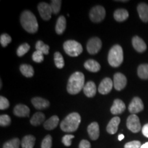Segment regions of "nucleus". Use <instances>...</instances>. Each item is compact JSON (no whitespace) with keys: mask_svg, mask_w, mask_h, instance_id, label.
<instances>
[{"mask_svg":"<svg viewBox=\"0 0 148 148\" xmlns=\"http://www.w3.org/2000/svg\"><path fill=\"white\" fill-rule=\"evenodd\" d=\"M84 75L82 72H75L70 76L67 83V92L75 95L83 89L84 86Z\"/></svg>","mask_w":148,"mask_h":148,"instance_id":"f257e3e1","label":"nucleus"},{"mask_svg":"<svg viewBox=\"0 0 148 148\" xmlns=\"http://www.w3.org/2000/svg\"><path fill=\"white\" fill-rule=\"evenodd\" d=\"M20 21L22 27L27 32L33 34L38 31V24L36 18L30 11H23L20 16Z\"/></svg>","mask_w":148,"mask_h":148,"instance_id":"f03ea898","label":"nucleus"},{"mask_svg":"<svg viewBox=\"0 0 148 148\" xmlns=\"http://www.w3.org/2000/svg\"><path fill=\"white\" fill-rule=\"evenodd\" d=\"M81 116L77 112H72L64 118L60 123V128L63 132H73L78 128Z\"/></svg>","mask_w":148,"mask_h":148,"instance_id":"7ed1b4c3","label":"nucleus"},{"mask_svg":"<svg viewBox=\"0 0 148 148\" xmlns=\"http://www.w3.org/2000/svg\"><path fill=\"white\" fill-rule=\"evenodd\" d=\"M123 60V52L122 47L119 45H115L110 49L108 56V63L113 67H118Z\"/></svg>","mask_w":148,"mask_h":148,"instance_id":"20e7f679","label":"nucleus"},{"mask_svg":"<svg viewBox=\"0 0 148 148\" xmlns=\"http://www.w3.org/2000/svg\"><path fill=\"white\" fill-rule=\"evenodd\" d=\"M63 49L66 54L71 57H76L81 54L83 51L82 46L78 42L73 40H69L64 42Z\"/></svg>","mask_w":148,"mask_h":148,"instance_id":"39448f33","label":"nucleus"},{"mask_svg":"<svg viewBox=\"0 0 148 148\" xmlns=\"http://www.w3.org/2000/svg\"><path fill=\"white\" fill-rule=\"evenodd\" d=\"M105 16H106V10L101 5H96L90 11V18L94 23H99L103 21Z\"/></svg>","mask_w":148,"mask_h":148,"instance_id":"423d86ee","label":"nucleus"},{"mask_svg":"<svg viewBox=\"0 0 148 148\" xmlns=\"http://www.w3.org/2000/svg\"><path fill=\"white\" fill-rule=\"evenodd\" d=\"M126 125L127 128L134 133L138 132L141 129L139 118L134 114H131L127 117Z\"/></svg>","mask_w":148,"mask_h":148,"instance_id":"0eeeda50","label":"nucleus"},{"mask_svg":"<svg viewBox=\"0 0 148 148\" xmlns=\"http://www.w3.org/2000/svg\"><path fill=\"white\" fill-rule=\"evenodd\" d=\"M101 46H102V42L101 40L97 37H93L88 40L87 45H86V49L90 54H95L99 52Z\"/></svg>","mask_w":148,"mask_h":148,"instance_id":"6e6552de","label":"nucleus"},{"mask_svg":"<svg viewBox=\"0 0 148 148\" xmlns=\"http://www.w3.org/2000/svg\"><path fill=\"white\" fill-rule=\"evenodd\" d=\"M38 10L42 19L45 21H49L50 19L53 12L50 4L45 2L40 3L38 5Z\"/></svg>","mask_w":148,"mask_h":148,"instance_id":"1a4fd4ad","label":"nucleus"},{"mask_svg":"<svg viewBox=\"0 0 148 148\" xmlns=\"http://www.w3.org/2000/svg\"><path fill=\"white\" fill-rule=\"evenodd\" d=\"M127 84L126 77L121 73L114 74L113 79L114 87L116 90H121L125 87Z\"/></svg>","mask_w":148,"mask_h":148,"instance_id":"9d476101","label":"nucleus"},{"mask_svg":"<svg viewBox=\"0 0 148 148\" xmlns=\"http://www.w3.org/2000/svg\"><path fill=\"white\" fill-rule=\"evenodd\" d=\"M144 108V105L143 101L139 97H135L132 99L131 103H130L128 106V110L132 114H136L140 112Z\"/></svg>","mask_w":148,"mask_h":148,"instance_id":"9b49d317","label":"nucleus"},{"mask_svg":"<svg viewBox=\"0 0 148 148\" xmlns=\"http://www.w3.org/2000/svg\"><path fill=\"white\" fill-rule=\"evenodd\" d=\"M112 86H114V84L112 83V79L109 77H106L99 84V87H98V91L102 95H106L111 91Z\"/></svg>","mask_w":148,"mask_h":148,"instance_id":"f8f14e48","label":"nucleus"},{"mask_svg":"<svg viewBox=\"0 0 148 148\" xmlns=\"http://www.w3.org/2000/svg\"><path fill=\"white\" fill-rule=\"evenodd\" d=\"M132 45L133 47L136 51L138 52L142 53L144 52L147 49V45H146L145 42L143 41V40L141 38L137 36H135L132 38Z\"/></svg>","mask_w":148,"mask_h":148,"instance_id":"ddd939ff","label":"nucleus"},{"mask_svg":"<svg viewBox=\"0 0 148 148\" xmlns=\"http://www.w3.org/2000/svg\"><path fill=\"white\" fill-rule=\"evenodd\" d=\"M125 110V105L121 99H116L114 101L113 104L110 108V112L112 114H119Z\"/></svg>","mask_w":148,"mask_h":148,"instance_id":"4468645a","label":"nucleus"},{"mask_svg":"<svg viewBox=\"0 0 148 148\" xmlns=\"http://www.w3.org/2000/svg\"><path fill=\"white\" fill-rule=\"evenodd\" d=\"M87 132L90 139L95 140L99 136V127L97 122H92L87 127Z\"/></svg>","mask_w":148,"mask_h":148,"instance_id":"2eb2a0df","label":"nucleus"},{"mask_svg":"<svg viewBox=\"0 0 148 148\" xmlns=\"http://www.w3.org/2000/svg\"><path fill=\"white\" fill-rule=\"evenodd\" d=\"M32 103L37 110H43L49 106V101L39 97L32 98Z\"/></svg>","mask_w":148,"mask_h":148,"instance_id":"dca6fc26","label":"nucleus"},{"mask_svg":"<svg viewBox=\"0 0 148 148\" xmlns=\"http://www.w3.org/2000/svg\"><path fill=\"white\" fill-rule=\"evenodd\" d=\"M29 108L24 104H18L14 108V115L19 117H27L29 114Z\"/></svg>","mask_w":148,"mask_h":148,"instance_id":"f3484780","label":"nucleus"},{"mask_svg":"<svg viewBox=\"0 0 148 148\" xmlns=\"http://www.w3.org/2000/svg\"><path fill=\"white\" fill-rule=\"evenodd\" d=\"M120 121V118L118 116H114L112 119L109 121L108 125L106 127L107 132L110 134H115L118 130V126H119Z\"/></svg>","mask_w":148,"mask_h":148,"instance_id":"a211bd4d","label":"nucleus"},{"mask_svg":"<svg viewBox=\"0 0 148 148\" xmlns=\"http://www.w3.org/2000/svg\"><path fill=\"white\" fill-rule=\"evenodd\" d=\"M83 91L85 95L87 96L88 97H92L95 95L96 91H97V88L95 83L92 81H89L84 85L83 88Z\"/></svg>","mask_w":148,"mask_h":148,"instance_id":"6ab92c4d","label":"nucleus"},{"mask_svg":"<svg viewBox=\"0 0 148 148\" xmlns=\"http://www.w3.org/2000/svg\"><path fill=\"white\" fill-rule=\"evenodd\" d=\"M137 11L140 19L143 22H148V5L145 3H139Z\"/></svg>","mask_w":148,"mask_h":148,"instance_id":"aec40b11","label":"nucleus"},{"mask_svg":"<svg viewBox=\"0 0 148 148\" xmlns=\"http://www.w3.org/2000/svg\"><path fill=\"white\" fill-rule=\"evenodd\" d=\"M84 66L85 69L90 72H93V73L99 71L101 69V66L99 62L95 60H91V59L86 60L84 62Z\"/></svg>","mask_w":148,"mask_h":148,"instance_id":"412c9836","label":"nucleus"},{"mask_svg":"<svg viewBox=\"0 0 148 148\" xmlns=\"http://www.w3.org/2000/svg\"><path fill=\"white\" fill-rule=\"evenodd\" d=\"M59 123V118L58 116L53 115L51 116L49 119H47L44 123V127L47 130H52L57 127Z\"/></svg>","mask_w":148,"mask_h":148,"instance_id":"4be33fe9","label":"nucleus"},{"mask_svg":"<svg viewBox=\"0 0 148 148\" xmlns=\"http://www.w3.org/2000/svg\"><path fill=\"white\" fill-rule=\"evenodd\" d=\"M66 18L64 16H59L56 25V32L58 34H62L66 29Z\"/></svg>","mask_w":148,"mask_h":148,"instance_id":"5701e85b","label":"nucleus"},{"mask_svg":"<svg viewBox=\"0 0 148 148\" xmlns=\"http://www.w3.org/2000/svg\"><path fill=\"white\" fill-rule=\"evenodd\" d=\"M129 13L125 9H117L114 12V18L116 21H124L128 18Z\"/></svg>","mask_w":148,"mask_h":148,"instance_id":"b1692460","label":"nucleus"},{"mask_svg":"<svg viewBox=\"0 0 148 148\" xmlns=\"http://www.w3.org/2000/svg\"><path fill=\"white\" fill-rule=\"evenodd\" d=\"M36 138L32 135H27L21 140L22 148H33L34 146Z\"/></svg>","mask_w":148,"mask_h":148,"instance_id":"393cba45","label":"nucleus"},{"mask_svg":"<svg viewBox=\"0 0 148 148\" xmlns=\"http://www.w3.org/2000/svg\"><path fill=\"white\" fill-rule=\"evenodd\" d=\"M45 114L42 112H36L34 115L32 116L30 119V123L34 126H38L41 124V123L45 121Z\"/></svg>","mask_w":148,"mask_h":148,"instance_id":"a878e982","label":"nucleus"},{"mask_svg":"<svg viewBox=\"0 0 148 148\" xmlns=\"http://www.w3.org/2000/svg\"><path fill=\"white\" fill-rule=\"evenodd\" d=\"M19 69L20 71L21 72V73L23 74L25 77H31L34 75V69H33L32 66L29 65V64H21V65L20 66Z\"/></svg>","mask_w":148,"mask_h":148,"instance_id":"bb28decb","label":"nucleus"},{"mask_svg":"<svg viewBox=\"0 0 148 148\" xmlns=\"http://www.w3.org/2000/svg\"><path fill=\"white\" fill-rule=\"evenodd\" d=\"M138 75L143 79H148V64H143L138 67Z\"/></svg>","mask_w":148,"mask_h":148,"instance_id":"cd10ccee","label":"nucleus"},{"mask_svg":"<svg viewBox=\"0 0 148 148\" xmlns=\"http://www.w3.org/2000/svg\"><path fill=\"white\" fill-rule=\"evenodd\" d=\"M53 58H54V62L56 67L58 69H62L64 66V60L62 54L57 51V52H55L53 55Z\"/></svg>","mask_w":148,"mask_h":148,"instance_id":"c85d7f7f","label":"nucleus"},{"mask_svg":"<svg viewBox=\"0 0 148 148\" xmlns=\"http://www.w3.org/2000/svg\"><path fill=\"white\" fill-rule=\"evenodd\" d=\"M36 50L40 51L43 54L47 55L49 53V45H45L42 40H38L36 43Z\"/></svg>","mask_w":148,"mask_h":148,"instance_id":"c756f323","label":"nucleus"},{"mask_svg":"<svg viewBox=\"0 0 148 148\" xmlns=\"http://www.w3.org/2000/svg\"><path fill=\"white\" fill-rule=\"evenodd\" d=\"M20 140L18 138H12L3 144V148H19Z\"/></svg>","mask_w":148,"mask_h":148,"instance_id":"7c9ffc66","label":"nucleus"},{"mask_svg":"<svg viewBox=\"0 0 148 148\" xmlns=\"http://www.w3.org/2000/svg\"><path fill=\"white\" fill-rule=\"evenodd\" d=\"M29 48H30V47H29V45L27 43H26V42L20 45L18 47L17 51H16V53H17L18 56L21 57L23 55H25L29 51Z\"/></svg>","mask_w":148,"mask_h":148,"instance_id":"2f4dec72","label":"nucleus"},{"mask_svg":"<svg viewBox=\"0 0 148 148\" xmlns=\"http://www.w3.org/2000/svg\"><path fill=\"white\" fill-rule=\"evenodd\" d=\"M61 3L62 1L60 0H53L51 1L50 5L53 14H58L60 12Z\"/></svg>","mask_w":148,"mask_h":148,"instance_id":"473e14b6","label":"nucleus"},{"mask_svg":"<svg viewBox=\"0 0 148 148\" xmlns=\"http://www.w3.org/2000/svg\"><path fill=\"white\" fill-rule=\"evenodd\" d=\"M52 145V138L50 135H47L45 138L42 140L41 145V148H51Z\"/></svg>","mask_w":148,"mask_h":148,"instance_id":"72a5a7b5","label":"nucleus"},{"mask_svg":"<svg viewBox=\"0 0 148 148\" xmlns=\"http://www.w3.org/2000/svg\"><path fill=\"white\" fill-rule=\"evenodd\" d=\"M12 41V38L8 34H2L0 36V42L3 47H5Z\"/></svg>","mask_w":148,"mask_h":148,"instance_id":"f704fd0d","label":"nucleus"},{"mask_svg":"<svg viewBox=\"0 0 148 148\" xmlns=\"http://www.w3.org/2000/svg\"><path fill=\"white\" fill-rule=\"evenodd\" d=\"M32 60L34 61V62H37V63H40V62H42L44 60V56L43 53L40 52L39 51L36 50L32 54Z\"/></svg>","mask_w":148,"mask_h":148,"instance_id":"c9c22d12","label":"nucleus"},{"mask_svg":"<svg viewBox=\"0 0 148 148\" xmlns=\"http://www.w3.org/2000/svg\"><path fill=\"white\" fill-rule=\"evenodd\" d=\"M11 119L8 114H1L0 116V125L1 126H8L10 124Z\"/></svg>","mask_w":148,"mask_h":148,"instance_id":"e433bc0d","label":"nucleus"},{"mask_svg":"<svg viewBox=\"0 0 148 148\" xmlns=\"http://www.w3.org/2000/svg\"><path fill=\"white\" fill-rule=\"evenodd\" d=\"M74 138L73 135L71 134H66L62 137V142L64 145L66 147H69L71 145V140Z\"/></svg>","mask_w":148,"mask_h":148,"instance_id":"4c0bfd02","label":"nucleus"},{"mask_svg":"<svg viewBox=\"0 0 148 148\" xmlns=\"http://www.w3.org/2000/svg\"><path fill=\"white\" fill-rule=\"evenodd\" d=\"M10 106L9 101L5 97L1 96L0 97V109L1 110H5L7 109Z\"/></svg>","mask_w":148,"mask_h":148,"instance_id":"58836bf2","label":"nucleus"},{"mask_svg":"<svg viewBox=\"0 0 148 148\" xmlns=\"http://www.w3.org/2000/svg\"><path fill=\"white\" fill-rule=\"evenodd\" d=\"M140 142L138 140H133V141L128 142L124 145V148H140L141 147Z\"/></svg>","mask_w":148,"mask_h":148,"instance_id":"ea45409f","label":"nucleus"},{"mask_svg":"<svg viewBox=\"0 0 148 148\" xmlns=\"http://www.w3.org/2000/svg\"><path fill=\"white\" fill-rule=\"evenodd\" d=\"M79 148H90V143L87 140H82L79 144Z\"/></svg>","mask_w":148,"mask_h":148,"instance_id":"a19ab883","label":"nucleus"},{"mask_svg":"<svg viewBox=\"0 0 148 148\" xmlns=\"http://www.w3.org/2000/svg\"><path fill=\"white\" fill-rule=\"evenodd\" d=\"M142 133H143L144 136L148 138V123L145 124L143 127V128H142Z\"/></svg>","mask_w":148,"mask_h":148,"instance_id":"79ce46f5","label":"nucleus"},{"mask_svg":"<svg viewBox=\"0 0 148 148\" xmlns=\"http://www.w3.org/2000/svg\"><path fill=\"white\" fill-rule=\"evenodd\" d=\"M123 138H124V135L122 134H119V136H118V139H119V140H122Z\"/></svg>","mask_w":148,"mask_h":148,"instance_id":"37998d69","label":"nucleus"},{"mask_svg":"<svg viewBox=\"0 0 148 148\" xmlns=\"http://www.w3.org/2000/svg\"><path fill=\"white\" fill-rule=\"evenodd\" d=\"M140 148H148V142L144 143L143 145H142L141 147H140Z\"/></svg>","mask_w":148,"mask_h":148,"instance_id":"c03bdc74","label":"nucleus"}]
</instances>
